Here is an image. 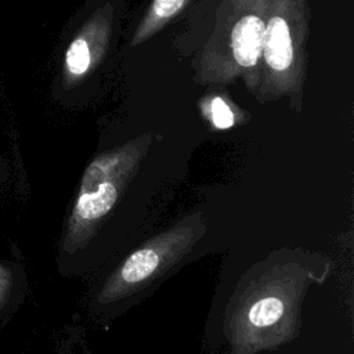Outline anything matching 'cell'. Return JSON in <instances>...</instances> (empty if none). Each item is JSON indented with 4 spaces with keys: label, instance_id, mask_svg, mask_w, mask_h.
I'll list each match as a JSON object with an SVG mask.
<instances>
[{
    "label": "cell",
    "instance_id": "ba28073f",
    "mask_svg": "<svg viewBox=\"0 0 354 354\" xmlns=\"http://www.w3.org/2000/svg\"><path fill=\"white\" fill-rule=\"evenodd\" d=\"M11 283H12V278H11L10 270L0 264V306L4 304V301L10 295Z\"/></svg>",
    "mask_w": 354,
    "mask_h": 354
},
{
    "label": "cell",
    "instance_id": "52a82bcc",
    "mask_svg": "<svg viewBox=\"0 0 354 354\" xmlns=\"http://www.w3.org/2000/svg\"><path fill=\"white\" fill-rule=\"evenodd\" d=\"M212 122L218 129H228L234 124V113L223 98L216 97L210 102Z\"/></svg>",
    "mask_w": 354,
    "mask_h": 354
},
{
    "label": "cell",
    "instance_id": "3957f363",
    "mask_svg": "<svg viewBox=\"0 0 354 354\" xmlns=\"http://www.w3.org/2000/svg\"><path fill=\"white\" fill-rule=\"evenodd\" d=\"M115 199L116 188L112 181L101 178L98 184L94 185L88 178L84 177L80 195L73 210L71 231L73 232L77 227L105 214L112 207Z\"/></svg>",
    "mask_w": 354,
    "mask_h": 354
},
{
    "label": "cell",
    "instance_id": "277c9868",
    "mask_svg": "<svg viewBox=\"0 0 354 354\" xmlns=\"http://www.w3.org/2000/svg\"><path fill=\"white\" fill-rule=\"evenodd\" d=\"M185 0H153L140 28L136 32L133 46L153 35L167 19L177 14L184 6Z\"/></svg>",
    "mask_w": 354,
    "mask_h": 354
},
{
    "label": "cell",
    "instance_id": "6da1fadb",
    "mask_svg": "<svg viewBox=\"0 0 354 354\" xmlns=\"http://www.w3.org/2000/svg\"><path fill=\"white\" fill-rule=\"evenodd\" d=\"M271 0H223L216 25L202 53L199 76L231 82L260 68L266 19Z\"/></svg>",
    "mask_w": 354,
    "mask_h": 354
},
{
    "label": "cell",
    "instance_id": "7a4b0ae2",
    "mask_svg": "<svg viewBox=\"0 0 354 354\" xmlns=\"http://www.w3.org/2000/svg\"><path fill=\"white\" fill-rule=\"evenodd\" d=\"M308 30L306 0H271L260 66L264 94H288L301 87Z\"/></svg>",
    "mask_w": 354,
    "mask_h": 354
},
{
    "label": "cell",
    "instance_id": "5b68a950",
    "mask_svg": "<svg viewBox=\"0 0 354 354\" xmlns=\"http://www.w3.org/2000/svg\"><path fill=\"white\" fill-rule=\"evenodd\" d=\"M158 264L159 254L153 249H140L126 260L120 277L126 283H136L148 278Z\"/></svg>",
    "mask_w": 354,
    "mask_h": 354
},
{
    "label": "cell",
    "instance_id": "8992f818",
    "mask_svg": "<svg viewBox=\"0 0 354 354\" xmlns=\"http://www.w3.org/2000/svg\"><path fill=\"white\" fill-rule=\"evenodd\" d=\"M283 303L277 297H266L256 301L249 310V321L256 326H267L281 318Z\"/></svg>",
    "mask_w": 354,
    "mask_h": 354
}]
</instances>
